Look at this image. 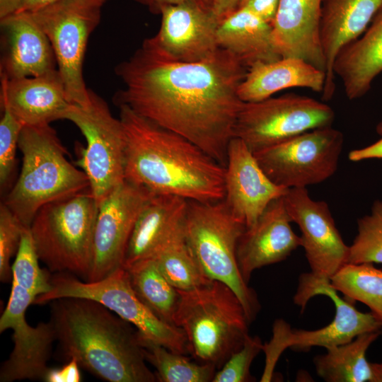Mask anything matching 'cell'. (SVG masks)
I'll return each instance as SVG.
<instances>
[{
	"label": "cell",
	"mask_w": 382,
	"mask_h": 382,
	"mask_svg": "<svg viewBox=\"0 0 382 382\" xmlns=\"http://www.w3.org/2000/svg\"><path fill=\"white\" fill-rule=\"evenodd\" d=\"M247 70L222 48L205 61L183 62L163 56L144 41L116 66L125 88L113 101L184 137L225 167L243 103L238 88Z\"/></svg>",
	"instance_id": "obj_1"
},
{
	"label": "cell",
	"mask_w": 382,
	"mask_h": 382,
	"mask_svg": "<svg viewBox=\"0 0 382 382\" xmlns=\"http://www.w3.org/2000/svg\"><path fill=\"white\" fill-rule=\"evenodd\" d=\"M117 107L126 136V180L188 201L224 199V166L184 137L127 105Z\"/></svg>",
	"instance_id": "obj_2"
},
{
	"label": "cell",
	"mask_w": 382,
	"mask_h": 382,
	"mask_svg": "<svg viewBox=\"0 0 382 382\" xmlns=\"http://www.w3.org/2000/svg\"><path fill=\"white\" fill-rule=\"evenodd\" d=\"M64 358L109 382H154L137 329L102 303L86 298L51 301L50 320Z\"/></svg>",
	"instance_id": "obj_3"
},
{
	"label": "cell",
	"mask_w": 382,
	"mask_h": 382,
	"mask_svg": "<svg viewBox=\"0 0 382 382\" xmlns=\"http://www.w3.org/2000/svg\"><path fill=\"white\" fill-rule=\"evenodd\" d=\"M20 175L4 204L30 227L44 205L89 190L85 173L66 158L67 151L50 124L23 126L18 141Z\"/></svg>",
	"instance_id": "obj_4"
},
{
	"label": "cell",
	"mask_w": 382,
	"mask_h": 382,
	"mask_svg": "<svg viewBox=\"0 0 382 382\" xmlns=\"http://www.w3.org/2000/svg\"><path fill=\"white\" fill-rule=\"evenodd\" d=\"M178 291L174 325L183 330L190 354L200 363L220 369L249 335L250 323L241 302L228 286L216 280L192 290Z\"/></svg>",
	"instance_id": "obj_5"
},
{
	"label": "cell",
	"mask_w": 382,
	"mask_h": 382,
	"mask_svg": "<svg viewBox=\"0 0 382 382\" xmlns=\"http://www.w3.org/2000/svg\"><path fill=\"white\" fill-rule=\"evenodd\" d=\"M98 202L87 190L42 207L29 227L40 258L52 272L86 279Z\"/></svg>",
	"instance_id": "obj_6"
},
{
	"label": "cell",
	"mask_w": 382,
	"mask_h": 382,
	"mask_svg": "<svg viewBox=\"0 0 382 382\" xmlns=\"http://www.w3.org/2000/svg\"><path fill=\"white\" fill-rule=\"evenodd\" d=\"M245 228L224 199L187 200L185 231L197 263L207 277L226 284L235 292L252 323L260 305L255 291L243 279L236 258L238 241Z\"/></svg>",
	"instance_id": "obj_7"
},
{
	"label": "cell",
	"mask_w": 382,
	"mask_h": 382,
	"mask_svg": "<svg viewBox=\"0 0 382 382\" xmlns=\"http://www.w3.org/2000/svg\"><path fill=\"white\" fill-rule=\"evenodd\" d=\"M51 289L37 296L34 304H45L64 297H79L96 301L131 323L145 340L181 354H190L186 336L179 327L157 317L137 296L129 274L121 267L96 282L81 281L66 272L50 277Z\"/></svg>",
	"instance_id": "obj_8"
},
{
	"label": "cell",
	"mask_w": 382,
	"mask_h": 382,
	"mask_svg": "<svg viewBox=\"0 0 382 382\" xmlns=\"http://www.w3.org/2000/svg\"><path fill=\"white\" fill-rule=\"evenodd\" d=\"M317 295H325L333 302L334 319L328 325L315 330H293L284 320H276L271 340L262 345L265 364L260 381H272L277 362L288 347L306 351L318 346L328 349L349 342L361 334L382 329L371 312H360L351 301L340 297L330 280L317 278L311 272L302 274L294 296V303L303 311L309 300Z\"/></svg>",
	"instance_id": "obj_9"
},
{
	"label": "cell",
	"mask_w": 382,
	"mask_h": 382,
	"mask_svg": "<svg viewBox=\"0 0 382 382\" xmlns=\"http://www.w3.org/2000/svg\"><path fill=\"white\" fill-rule=\"evenodd\" d=\"M103 6L95 0H57L30 12L50 42L71 104L85 106L90 102L83 60L89 37L100 21Z\"/></svg>",
	"instance_id": "obj_10"
},
{
	"label": "cell",
	"mask_w": 382,
	"mask_h": 382,
	"mask_svg": "<svg viewBox=\"0 0 382 382\" xmlns=\"http://www.w3.org/2000/svg\"><path fill=\"white\" fill-rule=\"evenodd\" d=\"M64 120L72 122L86 141L79 148L76 164L86 175L89 190L99 203L125 180L126 136L120 118H115L107 103L90 90L85 106L71 104Z\"/></svg>",
	"instance_id": "obj_11"
},
{
	"label": "cell",
	"mask_w": 382,
	"mask_h": 382,
	"mask_svg": "<svg viewBox=\"0 0 382 382\" xmlns=\"http://www.w3.org/2000/svg\"><path fill=\"white\" fill-rule=\"evenodd\" d=\"M335 117L334 110L327 104L296 94L243 102L233 137L255 153L306 132L330 127Z\"/></svg>",
	"instance_id": "obj_12"
},
{
	"label": "cell",
	"mask_w": 382,
	"mask_h": 382,
	"mask_svg": "<svg viewBox=\"0 0 382 382\" xmlns=\"http://www.w3.org/2000/svg\"><path fill=\"white\" fill-rule=\"evenodd\" d=\"M343 143V134L330 126L306 132L253 154L276 185L303 188L335 174Z\"/></svg>",
	"instance_id": "obj_13"
},
{
	"label": "cell",
	"mask_w": 382,
	"mask_h": 382,
	"mask_svg": "<svg viewBox=\"0 0 382 382\" xmlns=\"http://www.w3.org/2000/svg\"><path fill=\"white\" fill-rule=\"evenodd\" d=\"M152 194L125 180L98 203L91 265L85 281H98L122 267L136 220Z\"/></svg>",
	"instance_id": "obj_14"
},
{
	"label": "cell",
	"mask_w": 382,
	"mask_h": 382,
	"mask_svg": "<svg viewBox=\"0 0 382 382\" xmlns=\"http://www.w3.org/2000/svg\"><path fill=\"white\" fill-rule=\"evenodd\" d=\"M35 296L26 289L11 282L7 305L0 318V332L7 329L13 332V348L0 369V381L21 380L45 381L50 369L55 331L50 320L30 325L25 318L28 306Z\"/></svg>",
	"instance_id": "obj_15"
},
{
	"label": "cell",
	"mask_w": 382,
	"mask_h": 382,
	"mask_svg": "<svg viewBox=\"0 0 382 382\" xmlns=\"http://www.w3.org/2000/svg\"><path fill=\"white\" fill-rule=\"evenodd\" d=\"M283 197L291 221L301 230L311 273L330 280L347 263L349 246L342 240L328 204L313 199L306 187L289 188Z\"/></svg>",
	"instance_id": "obj_16"
},
{
	"label": "cell",
	"mask_w": 382,
	"mask_h": 382,
	"mask_svg": "<svg viewBox=\"0 0 382 382\" xmlns=\"http://www.w3.org/2000/svg\"><path fill=\"white\" fill-rule=\"evenodd\" d=\"M157 34L144 41L163 56L174 61L198 62L220 49L217 30L220 21L211 7L197 3L163 6Z\"/></svg>",
	"instance_id": "obj_17"
},
{
	"label": "cell",
	"mask_w": 382,
	"mask_h": 382,
	"mask_svg": "<svg viewBox=\"0 0 382 382\" xmlns=\"http://www.w3.org/2000/svg\"><path fill=\"white\" fill-rule=\"evenodd\" d=\"M224 186V202L246 228L256 222L271 202L288 190L270 180L254 154L237 137H233L228 146Z\"/></svg>",
	"instance_id": "obj_18"
},
{
	"label": "cell",
	"mask_w": 382,
	"mask_h": 382,
	"mask_svg": "<svg viewBox=\"0 0 382 382\" xmlns=\"http://www.w3.org/2000/svg\"><path fill=\"white\" fill-rule=\"evenodd\" d=\"M283 197L271 202L256 222L245 228L238 239L237 262L248 284L254 270L281 262L301 247V236L291 228L292 221Z\"/></svg>",
	"instance_id": "obj_19"
},
{
	"label": "cell",
	"mask_w": 382,
	"mask_h": 382,
	"mask_svg": "<svg viewBox=\"0 0 382 382\" xmlns=\"http://www.w3.org/2000/svg\"><path fill=\"white\" fill-rule=\"evenodd\" d=\"M1 78L36 76L57 69L50 42L30 12L0 19Z\"/></svg>",
	"instance_id": "obj_20"
},
{
	"label": "cell",
	"mask_w": 382,
	"mask_h": 382,
	"mask_svg": "<svg viewBox=\"0 0 382 382\" xmlns=\"http://www.w3.org/2000/svg\"><path fill=\"white\" fill-rule=\"evenodd\" d=\"M71 103L57 69L36 76L1 78V105L24 126L62 120Z\"/></svg>",
	"instance_id": "obj_21"
},
{
	"label": "cell",
	"mask_w": 382,
	"mask_h": 382,
	"mask_svg": "<svg viewBox=\"0 0 382 382\" xmlns=\"http://www.w3.org/2000/svg\"><path fill=\"white\" fill-rule=\"evenodd\" d=\"M323 1L279 0L272 35L281 57L302 59L326 72L320 38Z\"/></svg>",
	"instance_id": "obj_22"
},
{
	"label": "cell",
	"mask_w": 382,
	"mask_h": 382,
	"mask_svg": "<svg viewBox=\"0 0 382 382\" xmlns=\"http://www.w3.org/2000/svg\"><path fill=\"white\" fill-rule=\"evenodd\" d=\"M381 8L382 0H323L320 27L326 62L323 100H330L335 91L333 65L338 53L365 31Z\"/></svg>",
	"instance_id": "obj_23"
},
{
	"label": "cell",
	"mask_w": 382,
	"mask_h": 382,
	"mask_svg": "<svg viewBox=\"0 0 382 382\" xmlns=\"http://www.w3.org/2000/svg\"><path fill=\"white\" fill-rule=\"evenodd\" d=\"M187 205L178 196L152 194L136 220L122 267L151 258L184 223Z\"/></svg>",
	"instance_id": "obj_24"
},
{
	"label": "cell",
	"mask_w": 382,
	"mask_h": 382,
	"mask_svg": "<svg viewBox=\"0 0 382 382\" xmlns=\"http://www.w3.org/2000/svg\"><path fill=\"white\" fill-rule=\"evenodd\" d=\"M325 79L324 71L302 59L281 57L249 67L238 93L243 102L260 101L291 88H308L322 93Z\"/></svg>",
	"instance_id": "obj_25"
},
{
	"label": "cell",
	"mask_w": 382,
	"mask_h": 382,
	"mask_svg": "<svg viewBox=\"0 0 382 382\" xmlns=\"http://www.w3.org/2000/svg\"><path fill=\"white\" fill-rule=\"evenodd\" d=\"M346 96L351 100L364 96L382 73V8L365 31L344 47L333 65Z\"/></svg>",
	"instance_id": "obj_26"
},
{
	"label": "cell",
	"mask_w": 382,
	"mask_h": 382,
	"mask_svg": "<svg viewBox=\"0 0 382 382\" xmlns=\"http://www.w3.org/2000/svg\"><path fill=\"white\" fill-rule=\"evenodd\" d=\"M272 24L244 6H239L219 23L220 48L236 57L247 69L258 62L281 58L274 45Z\"/></svg>",
	"instance_id": "obj_27"
},
{
	"label": "cell",
	"mask_w": 382,
	"mask_h": 382,
	"mask_svg": "<svg viewBox=\"0 0 382 382\" xmlns=\"http://www.w3.org/2000/svg\"><path fill=\"white\" fill-rule=\"evenodd\" d=\"M381 330L361 334L352 341L327 350L313 359L317 374L328 382H376L374 363L366 353Z\"/></svg>",
	"instance_id": "obj_28"
},
{
	"label": "cell",
	"mask_w": 382,
	"mask_h": 382,
	"mask_svg": "<svg viewBox=\"0 0 382 382\" xmlns=\"http://www.w3.org/2000/svg\"><path fill=\"white\" fill-rule=\"evenodd\" d=\"M124 268L139 299L160 319L174 325L180 294L162 274L155 261L149 258Z\"/></svg>",
	"instance_id": "obj_29"
},
{
	"label": "cell",
	"mask_w": 382,
	"mask_h": 382,
	"mask_svg": "<svg viewBox=\"0 0 382 382\" xmlns=\"http://www.w3.org/2000/svg\"><path fill=\"white\" fill-rule=\"evenodd\" d=\"M165 278L177 289L190 291L209 283L187 241L184 223L151 257Z\"/></svg>",
	"instance_id": "obj_30"
},
{
	"label": "cell",
	"mask_w": 382,
	"mask_h": 382,
	"mask_svg": "<svg viewBox=\"0 0 382 382\" xmlns=\"http://www.w3.org/2000/svg\"><path fill=\"white\" fill-rule=\"evenodd\" d=\"M331 286L347 300L369 308L382 325V270L373 263L345 264L331 278Z\"/></svg>",
	"instance_id": "obj_31"
},
{
	"label": "cell",
	"mask_w": 382,
	"mask_h": 382,
	"mask_svg": "<svg viewBox=\"0 0 382 382\" xmlns=\"http://www.w3.org/2000/svg\"><path fill=\"white\" fill-rule=\"evenodd\" d=\"M144 357L156 369L161 382L212 381L216 368L210 364L191 361L184 354L173 352L165 347L141 338Z\"/></svg>",
	"instance_id": "obj_32"
},
{
	"label": "cell",
	"mask_w": 382,
	"mask_h": 382,
	"mask_svg": "<svg viewBox=\"0 0 382 382\" xmlns=\"http://www.w3.org/2000/svg\"><path fill=\"white\" fill-rule=\"evenodd\" d=\"M40 258L28 227L23 231L12 265V281L35 297L51 289L50 276L39 265Z\"/></svg>",
	"instance_id": "obj_33"
},
{
	"label": "cell",
	"mask_w": 382,
	"mask_h": 382,
	"mask_svg": "<svg viewBox=\"0 0 382 382\" xmlns=\"http://www.w3.org/2000/svg\"><path fill=\"white\" fill-rule=\"evenodd\" d=\"M357 231L347 262L382 264V200L374 201L370 213L357 220Z\"/></svg>",
	"instance_id": "obj_34"
},
{
	"label": "cell",
	"mask_w": 382,
	"mask_h": 382,
	"mask_svg": "<svg viewBox=\"0 0 382 382\" xmlns=\"http://www.w3.org/2000/svg\"><path fill=\"white\" fill-rule=\"evenodd\" d=\"M25 226L3 202L0 205V279L3 283L12 281L10 261L16 255Z\"/></svg>",
	"instance_id": "obj_35"
},
{
	"label": "cell",
	"mask_w": 382,
	"mask_h": 382,
	"mask_svg": "<svg viewBox=\"0 0 382 382\" xmlns=\"http://www.w3.org/2000/svg\"><path fill=\"white\" fill-rule=\"evenodd\" d=\"M262 341L258 336L246 337L241 349L233 353L214 374V382H248L254 381L250 365L260 351Z\"/></svg>",
	"instance_id": "obj_36"
},
{
	"label": "cell",
	"mask_w": 382,
	"mask_h": 382,
	"mask_svg": "<svg viewBox=\"0 0 382 382\" xmlns=\"http://www.w3.org/2000/svg\"><path fill=\"white\" fill-rule=\"evenodd\" d=\"M0 121V185L9 181L16 166V153L23 125L6 108Z\"/></svg>",
	"instance_id": "obj_37"
},
{
	"label": "cell",
	"mask_w": 382,
	"mask_h": 382,
	"mask_svg": "<svg viewBox=\"0 0 382 382\" xmlns=\"http://www.w3.org/2000/svg\"><path fill=\"white\" fill-rule=\"evenodd\" d=\"M79 364L74 359L67 361L64 365L59 368H50L46 374V382H79L81 376L79 371Z\"/></svg>",
	"instance_id": "obj_38"
},
{
	"label": "cell",
	"mask_w": 382,
	"mask_h": 382,
	"mask_svg": "<svg viewBox=\"0 0 382 382\" xmlns=\"http://www.w3.org/2000/svg\"><path fill=\"white\" fill-rule=\"evenodd\" d=\"M279 0H242L239 6H244L270 23H272Z\"/></svg>",
	"instance_id": "obj_39"
},
{
	"label": "cell",
	"mask_w": 382,
	"mask_h": 382,
	"mask_svg": "<svg viewBox=\"0 0 382 382\" xmlns=\"http://www.w3.org/2000/svg\"><path fill=\"white\" fill-rule=\"evenodd\" d=\"M348 157L352 161H359L373 158H382V138L369 146L351 151Z\"/></svg>",
	"instance_id": "obj_40"
},
{
	"label": "cell",
	"mask_w": 382,
	"mask_h": 382,
	"mask_svg": "<svg viewBox=\"0 0 382 382\" xmlns=\"http://www.w3.org/2000/svg\"><path fill=\"white\" fill-rule=\"evenodd\" d=\"M242 0H212V10L220 22L238 8Z\"/></svg>",
	"instance_id": "obj_41"
},
{
	"label": "cell",
	"mask_w": 382,
	"mask_h": 382,
	"mask_svg": "<svg viewBox=\"0 0 382 382\" xmlns=\"http://www.w3.org/2000/svg\"><path fill=\"white\" fill-rule=\"evenodd\" d=\"M56 1L57 0H21L18 12H33ZM95 1L104 5L108 0Z\"/></svg>",
	"instance_id": "obj_42"
},
{
	"label": "cell",
	"mask_w": 382,
	"mask_h": 382,
	"mask_svg": "<svg viewBox=\"0 0 382 382\" xmlns=\"http://www.w3.org/2000/svg\"><path fill=\"white\" fill-rule=\"evenodd\" d=\"M151 9L160 13V9L163 6L179 4L183 3H197L212 8V0H152Z\"/></svg>",
	"instance_id": "obj_43"
},
{
	"label": "cell",
	"mask_w": 382,
	"mask_h": 382,
	"mask_svg": "<svg viewBox=\"0 0 382 382\" xmlns=\"http://www.w3.org/2000/svg\"><path fill=\"white\" fill-rule=\"evenodd\" d=\"M21 0H0V19L18 12Z\"/></svg>",
	"instance_id": "obj_44"
},
{
	"label": "cell",
	"mask_w": 382,
	"mask_h": 382,
	"mask_svg": "<svg viewBox=\"0 0 382 382\" xmlns=\"http://www.w3.org/2000/svg\"><path fill=\"white\" fill-rule=\"evenodd\" d=\"M377 382H382V363H375Z\"/></svg>",
	"instance_id": "obj_45"
},
{
	"label": "cell",
	"mask_w": 382,
	"mask_h": 382,
	"mask_svg": "<svg viewBox=\"0 0 382 382\" xmlns=\"http://www.w3.org/2000/svg\"><path fill=\"white\" fill-rule=\"evenodd\" d=\"M377 133L382 137V121H381L376 126Z\"/></svg>",
	"instance_id": "obj_46"
},
{
	"label": "cell",
	"mask_w": 382,
	"mask_h": 382,
	"mask_svg": "<svg viewBox=\"0 0 382 382\" xmlns=\"http://www.w3.org/2000/svg\"><path fill=\"white\" fill-rule=\"evenodd\" d=\"M139 1L148 5L151 8L152 7L153 1L152 0H138Z\"/></svg>",
	"instance_id": "obj_47"
}]
</instances>
